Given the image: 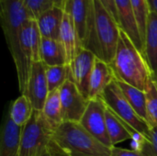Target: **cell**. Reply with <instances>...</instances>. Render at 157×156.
Masks as SVG:
<instances>
[{
	"instance_id": "cell-1",
	"label": "cell",
	"mask_w": 157,
	"mask_h": 156,
	"mask_svg": "<svg viewBox=\"0 0 157 156\" xmlns=\"http://www.w3.org/2000/svg\"><path fill=\"white\" fill-rule=\"evenodd\" d=\"M109 65L117 79L142 91H145L150 81L154 79L144 55L121 29L117 51Z\"/></svg>"
},
{
	"instance_id": "cell-2",
	"label": "cell",
	"mask_w": 157,
	"mask_h": 156,
	"mask_svg": "<svg viewBox=\"0 0 157 156\" xmlns=\"http://www.w3.org/2000/svg\"><path fill=\"white\" fill-rule=\"evenodd\" d=\"M52 142L63 156H111V148L100 143L77 122H63L55 130Z\"/></svg>"
},
{
	"instance_id": "cell-3",
	"label": "cell",
	"mask_w": 157,
	"mask_h": 156,
	"mask_svg": "<svg viewBox=\"0 0 157 156\" xmlns=\"http://www.w3.org/2000/svg\"><path fill=\"white\" fill-rule=\"evenodd\" d=\"M63 10L74 19L81 47L89 50L98 58L94 0H66Z\"/></svg>"
},
{
	"instance_id": "cell-4",
	"label": "cell",
	"mask_w": 157,
	"mask_h": 156,
	"mask_svg": "<svg viewBox=\"0 0 157 156\" xmlns=\"http://www.w3.org/2000/svg\"><path fill=\"white\" fill-rule=\"evenodd\" d=\"M94 6L98 58L110 63L117 51L121 28L116 19L109 13L99 0H94Z\"/></svg>"
},
{
	"instance_id": "cell-5",
	"label": "cell",
	"mask_w": 157,
	"mask_h": 156,
	"mask_svg": "<svg viewBox=\"0 0 157 156\" xmlns=\"http://www.w3.org/2000/svg\"><path fill=\"white\" fill-rule=\"evenodd\" d=\"M54 130L41 111L34 110L29 122L22 128L18 156H40L52 142Z\"/></svg>"
},
{
	"instance_id": "cell-6",
	"label": "cell",
	"mask_w": 157,
	"mask_h": 156,
	"mask_svg": "<svg viewBox=\"0 0 157 156\" xmlns=\"http://www.w3.org/2000/svg\"><path fill=\"white\" fill-rule=\"evenodd\" d=\"M101 97L107 107L110 108L121 120H122L136 131L149 139L151 127L135 112L133 108L124 97L115 78L105 89Z\"/></svg>"
},
{
	"instance_id": "cell-7",
	"label": "cell",
	"mask_w": 157,
	"mask_h": 156,
	"mask_svg": "<svg viewBox=\"0 0 157 156\" xmlns=\"http://www.w3.org/2000/svg\"><path fill=\"white\" fill-rule=\"evenodd\" d=\"M1 18L6 40L13 59L18 51V36L23 24L31 17L24 0H0Z\"/></svg>"
},
{
	"instance_id": "cell-8",
	"label": "cell",
	"mask_w": 157,
	"mask_h": 156,
	"mask_svg": "<svg viewBox=\"0 0 157 156\" xmlns=\"http://www.w3.org/2000/svg\"><path fill=\"white\" fill-rule=\"evenodd\" d=\"M106 108L107 106L102 97L89 100L88 106L79 123L100 143L109 148H112L113 146L107 131Z\"/></svg>"
},
{
	"instance_id": "cell-9",
	"label": "cell",
	"mask_w": 157,
	"mask_h": 156,
	"mask_svg": "<svg viewBox=\"0 0 157 156\" xmlns=\"http://www.w3.org/2000/svg\"><path fill=\"white\" fill-rule=\"evenodd\" d=\"M60 97L63 122L79 123L88 106L89 100L84 97L71 79H68L60 88Z\"/></svg>"
},
{
	"instance_id": "cell-10",
	"label": "cell",
	"mask_w": 157,
	"mask_h": 156,
	"mask_svg": "<svg viewBox=\"0 0 157 156\" xmlns=\"http://www.w3.org/2000/svg\"><path fill=\"white\" fill-rule=\"evenodd\" d=\"M98 57L89 50L81 48L73 62L69 64L71 80L77 86L81 94L89 100V82L93 67Z\"/></svg>"
},
{
	"instance_id": "cell-11",
	"label": "cell",
	"mask_w": 157,
	"mask_h": 156,
	"mask_svg": "<svg viewBox=\"0 0 157 156\" xmlns=\"http://www.w3.org/2000/svg\"><path fill=\"white\" fill-rule=\"evenodd\" d=\"M49 93L46 65L42 62H35L32 64L30 75L23 95L28 97L34 110L41 111Z\"/></svg>"
},
{
	"instance_id": "cell-12",
	"label": "cell",
	"mask_w": 157,
	"mask_h": 156,
	"mask_svg": "<svg viewBox=\"0 0 157 156\" xmlns=\"http://www.w3.org/2000/svg\"><path fill=\"white\" fill-rule=\"evenodd\" d=\"M115 4L121 29L128 35L136 48L144 54V44L134 17L131 0H115Z\"/></svg>"
},
{
	"instance_id": "cell-13",
	"label": "cell",
	"mask_w": 157,
	"mask_h": 156,
	"mask_svg": "<svg viewBox=\"0 0 157 156\" xmlns=\"http://www.w3.org/2000/svg\"><path fill=\"white\" fill-rule=\"evenodd\" d=\"M22 128L12 120L9 110L6 112L1 129L0 156H18Z\"/></svg>"
},
{
	"instance_id": "cell-14",
	"label": "cell",
	"mask_w": 157,
	"mask_h": 156,
	"mask_svg": "<svg viewBox=\"0 0 157 156\" xmlns=\"http://www.w3.org/2000/svg\"><path fill=\"white\" fill-rule=\"evenodd\" d=\"M114 78L115 75L109 63L97 58L89 82V100L101 97L105 89Z\"/></svg>"
},
{
	"instance_id": "cell-15",
	"label": "cell",
	"mask_w": 157,
	"mask_h": 156,
	"mask_svg": "<svg viewBox=\"0 0 157 156\" xmlns=\"http://www.w3.org/2000/svg\"><path fill=\"white\" fill-rule=\"evenodd\" d=\"M59 40L64 49L67 64L69 65L82 47L75 29L74 19L72 16L66 11H64L63 14Z\"/></svg>"
},
{
	"instance_id": "cell-16",
	"label": "cell",
	"mask_w": 157,
	"mask_h": 156,
	"mask_svg": "<svg viewBox=\"0 0 157 156\" xmlns=\"http://www.w3.org/2000/svg\"><path fill=\"white\" fill-rule=\"evenodd\" d=\"M63 14V8L53 6L37 17L36 20L42 38L59 40Z\"/></svg>"
},
{
	"instance_id": "cell-17",
	"label": "cell",
	"mask_w": 157,
	"mask_h": 156,
	"mask_svg": "<svg viewBox=\"0 0 157 156\" xmlns=\"http://www.w3.org/2000/svg\"><path fill=\"white\" fill-rule=\"evenodd\" d=\"M144 55L152 71L154 79H157V14L150 12L144 43Z\"/></svg>"
},
{
	"instance_id": "cell-18",
	"label": "cell",
	"mask_w": 157,
	"mask_h": 156,
	"mask_svg": "<svg viewBox=\"0 0 157 156\" xmlns=\"http://www.w3.org/2000/svg\"><path fill=\"white\" fill-rule=\"evenodd\" d=\"M40 61L46 66L67 64L65 51L60 40L42 38L40 48Z\"/></svg>"
},
{
	"instance_id": "cell-19",
	"label": "cell",
	"mask_w": 157,
	"mask_h": 156,
	"mask_svg": "<svg viewBox=\"0 0 157 156\" xmlns=\"http://www.w3.org/2000/svg\"><path fill=\"white\" fill-rule=\"evenodd\" d=\"M118 85L120 86L124 97L133 108L135 112L147 122V111H146V97L145 92L138 89L135 86H132L121 80H119L115 77ZM148 123V122H147Z\"/></svg>"
},
{
	"instance_id": "cell-20",
	"label": "cell",
	"mask_w": 157,
	"mask_h": 156,
	"mask_svg": "<svg viewBox=\"0 0 157 156\" xmlns=\"http://www.w3.org/2000/svg\"><path fill=\"white\" fill-rule=\"evenodd\" d=\"M41 112L47 122L55 131V130L63 122L60 89L49 93Z\"/></svg>"
},
{
	"instance_id": "cell-21",
	"label": "cell",
	"mask_w": 157,
	"mask_h": 156,
	"mask_svg": "<svg viewBox=\"0 0 157 156\" xmlns=\"http://www.w3.org/2000/svg\"><path fill=\"white\" fill-rule=\"evenodd\" d=\"M106 123L108 135L112 146H116L118 143L127 140H132V136L126 129L124 122L108 107L106 108Z\"/></svg>"
},
{
	"instance_id": "cell-22",
	"label": "cell",
	"mask_w": 157,
	"mask_h": 156,
	"mask_svg": "<svg viewBox=\"0 0 157 156\" xmlns=\"http://www.w3.org/2000/svg\"><path fill=\"white\" fill-rule=\"evenodd\" d=\"M34 112V108L32 107L31 102L25 95H21L18 97L10 106L9 115L12 120L20 127H24Z\"/></svg>"
},
{
	"instance_id": "cell-23",
	"label": "cell",
	"mask_w": 157,
	"mask_h": 156,
	"mask_svg": "<svg viewBox=\"0 0 157 156\" xmlns=\"http://www.w3.org/2000/svg\"><path fill=\"white\" fill-rule=\"evenodd\" d=\"M46 77L49 92L58 90L68 79H71L70 66L68 64L46 66Z\"/></svg>"
},
{
	"instance_id": "cell-24",
	"label": "cell",
	"mask_w": 157,
	"mask_h": 156,
	"mask_svg": "<svg viewBox=\"0 0 157 156\" xmlns=\"http://www.w3.org/2000/svg\"><path fill=\"white\" fill-rule=\"evenodd\" d=\"M134 17L138 25L139 32L143 40V44L144 43L145 34H146V27L147 21L150 15V7L147 0H131Z\"/></svg>"
},
{
	"instance_id": "cell-25",
	"label": "cell",
	"mask_w": 157,
	"mask_h": 156,
	"mask_svg": "<svg viewBox=\"0 0 157 156\" xmlns=\"http://www.w3.org/2000/svg\"><path fill=\"white\" fill-rule=\"evenodd\" d=\"M146 111L147 122L151 128L157 126V85L155 79H152L146 88Z\"/></svg>"
},
{
	"instance_id": "cell-26",
	"label": "cell",
	"mask_w": 157,
	"mask_h": 156,
	"mask_svg": "<svg viewBox=\"0 0 157 156\" xmlns=\"http://www.w3.org/2000/svg\"><path fill=\"white\" fill-rule=\"evenodd\" d=\"M42 36L40 34L37 20L32 18L31 20V29H30V44L32 50L33 62H41L40 61V48H41Z\"/></svg>"
},
{
	"instance_id": "cell-27",
	"label": "cell",
	"mask_w": 157,
	"mask_h": 156,
	"mask_svg": "<svg viewBox=\"0 0 157 156\" xmlns=\"http://www.w3.org/2000/svg\"><path fill=\"white\" fill-rule=\"evenodd\" d=\"M24 4L31 18L34 19H37L42 12L53 6L50 0H24Z\"/></svg>"
},
{
	"instance_id": "cell-28",
	"label": "cell",
	"mask_w": 157,
	"mask_h": 156,
	"mask_svg": "<svg viewBox=\"0 0 157 156\" xmlns=\"http://www.w3.org/2000/svg\"><path fill=\"white\" fill-rule=\"evenodd\" d=\"M141 153L144 156H157V126L151 128L150 137Z\"/></svg>"
},
{
	"instance_id": "cell-29",
	"label": "cell",
	"mask_w": 157,
	"mask_h": 156,
	"mask_svg": "<svg viewBox=\"0 0 157 156\" xmlns=\"http://www.w3.org/2000/svg\"><path fill=\"white\" fill-rule=\"evenodd\" d=\"M111 156H144L142 153L135 150H128L113 146L111 148Z\"/></svg>"
},
{
	"instance_id": "cell-30",
	"label": "cell",
	"mask_w": 157,
	"mask_h": 156,
	"mask_svg": "<svg viewBox=\"0 0 157 156\" xmlns=\"http://www.w3.org/2000/svg\"><path fill=\"white\" fill-rule=\"evenodd\" d=\"M103 6L109 11V13L116 19V21L119 24V17H118V13H117V8H116V4L115 0H99ZM120 26V25H119Z\"/></svg>"
},
{
	"instance_id": "cell-31",
	"label": "cell",
	"mask_w": 157,
	"mask_h": 156,
	"mask_svg": "<svg viewBox=\"0 0 157 156\" xmlns=\"http://www.w3.org/2000/svg\"><path fill=\"white\" fill-rule=\"evenodd\" d=\"M40 156H63V154L53 143V142H52L51 144L48 146V148L41 154Z\"/></svg>"
},
{
	"instance_id": "cell-32",
	"label": "cell",
	"mask_w": 157,
	"mask_h": 156,
	"mask_svg": "<svg viewBox=\"0 0 157 156\" xmlns=\"http://www.w3.org/2000/svg\"><path fill=\"white\" fill-rule=\"evenodd\" d=\"M50 2L52 3V6H58V7L64 9L66 0H50Z\"/></svg>"
},
{
	"instance_id": "cell-33",
	"label": "cell",
	"mask_w": 157,
	"mask_h": 156,
	"mask_svg": "<svg viewBox=\"0 0 157 156\" xmlns=\"http://www.w3.org/2000/svg\"><path fill=\"white\" fill-rule=\"evenodd\" d=\"M147 2L150 7V11L157 14V0H147Z\"/></svg>"
},
{
	"instance_id": "cell-34",
	"label": "cell",
	"mask_w": 157,
	"mask_h": 156,
	"mask_svg": "<svg viewBox=\"0 0 157 156\" xmlns=\"http://www.w3.org/2000/svg\"><path fill=\"white\" fill-rule=\"evenodd\" d=\"M155 82H156V85H157V79H156V80H155Z\"/></svg>"
}]
</instances>
